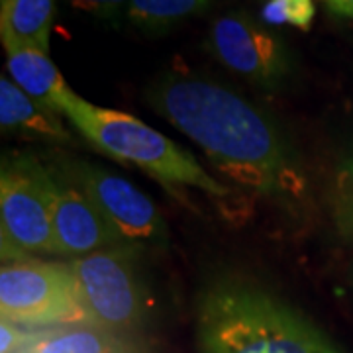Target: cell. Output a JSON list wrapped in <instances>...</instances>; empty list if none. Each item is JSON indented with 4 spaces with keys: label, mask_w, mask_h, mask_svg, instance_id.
Returning <instances> with one entry per match:
<instances>
[{
    "label": "cell",
    "mask_w": 353,
    "mask_h": 353,
    "mask_svg": "<svg viewBox=\"0 0 353 353\" xmlns=\"http://www.w3.org/2000/svg\"><path fill=\"white\" fill-rule=\"evenodd\" d=\"M145 102L230 181L285 208L306 202L308 175L294 145L269 114L232 88L175 71L153 79Z\"/></svg>",
    "instance_id": "6da1fadb"
},
{
    "label": "cell",
    "mask_w": 353,
    "mask_h": 353,
    "mask_svg": "<svg viewBox=\"0 0 353 353\" xmlns=\"http://www.w3.org/2000/svg\"><path fill=\"white\" fill-rule=\"evenodd\" d=\"M201 353H340L299 310L243 279H218L196 304Z\"/></svg>",
    "instance_id": "7a4b0ae2"
},
{
    "label": "cell",
    "mask_w": 353,
    "mask_h": 353,
    "mask_svg": "<svg viewBox=\"0 0 353 353\" xmlns=\"http://www.w3.org/2000/svg\"><path fill=\"white\" fill-rule=\"evenodd\" d=\"M65 118L92 148L138 167L169 189L192 187L216 199L230 194L226 185L210 175L192 153L132 114L97 106L77 94Z\"/></svg>",
    "instance_id": "3957f363"
},
{
    "label": "cell",
    "mask_w": 353,
    "mask_h": 353,
    "mask_svg": "<svg viewBox=\"0 0 353 353\" xmlns=\"http://www.w3.org/2000/svg\"><path fill=\"white\" fill-rule=\"evenodd\" d=\"M136 245H118L67 261L90 326L136 334L150 318V290Z\"/></svg>",
    "instance_id": "277c9868"
},
{
    "label": "cell",
    "mask_w": 353,
    "mask_h": 353,
    "mask_svg": "<svg viewBox=\"0 0 353 353\" xmlns=\"http://www.w3.org/2000/svg\"><path fill=\"white\" fill-rule=\"evenodd\" d=\"M55 176L32 155H12L0 171L2 259L14 263L28 255L53 253Z\"/></svg>",
    "instance_id": "5b68a950"
},
{
    "label": "cell",
    "mask_w": 353,
    "mask_h": 353,
    "mask_svg": "<svg viewBox=\"0 0 353 353\" xmlns=\"http://www.w3.org/2000/svg\"><path fill=\"white\" fill-rule=\"evenodd\" d=\"M0 314L30 330L88 324L69 265L38 259L2 265Z\"/></svg>",
    "instance_id": "8992f818"
},
{
    "label": "cell",
    "mask_w": 353,
    "mask_h": 353,
    "mask_svg": "<svg viewBox=\"0 0 353 353\" xmlns=\"http://www.w3.org/2000/svg\"><path fill=\"white\" fill-rule=\"evenodd\" d=\"M53 167L97 206L104 220L128 245H167L169 232L163 216L152 199L130 181L83 159H63Z\"/></svg>",
    "instance_id": "52a82bcc"
},
{
    "label": "cell",
    "mask_w": 353,
    "mask_h": 353,
    "mask_svg": "<svg viewBox=\"0 0 353 353\" xmlns=\"http://www.w3.org/2000/svg\"><path fill=\"white\" fill-rule=\"evenodd\" d=\"M208 48L216 59L252 85L279 88L292 73L289 48L248 12L216 18L208 32Z\"/></svg>",
    "instance_id": "ba28073f"
},
{
    "label": "cell",
    "mask_w": 353,
    "mask_h": 353,
    "mask_svg": "<svg viewBox=\"0 0 353 353\" xmlns=\"http://www.w3.org/2000/svg\"><path fill=\"white\" fill-rule=\"evenodd\" d=\"M50 169L55 176L51 255L77 259L108 248L128 245L104 220L97 206L67 176L55 167Z\"/></svg>",
    "instance_id": "9c48e42d"
},
{
    "label": "cell",
    "mask_w": 353,
    "mask_h": 353,
    "mask_svg": "<svg viewBox=\"0 0 353 353\" xmlns=\"http://www.w3.org/2000/svg\"><path fill=\"white\" fill-rule=\"evenodd\" d=\"M2 46L6 51V71L14 85L39 104L65 116L77 92L65 83L61 71L50 59V53L18 43Z\"/></svg>",
    "instance_id": "30bf717a"
},
{
    "label": "cell",
    "mask_w": 353,
    "mask_h": 353,
    "mask_svg": "<svg viewBox=\"0 0 353 353\" xmlns=\"http://www.w3.org/2000/svg\"><path fill=\"white\" fill-rule=\"evenodd\" d=\"M18 353H152L134 334H118L90 324H69L30 332Z\"/></svg>",
    "instance_id": "8fae6325"
},
{
    "label": "cell",
    "mask_w": 353,
    "mask_h": 353,
    "mask_svg": "<svg viewBox=\"0 0 353 353\" xmlns=\"http://www.w3.org/2000/svg\"><path fill=\"white\" fill-rule=\"evenodd\" d=\"M0 126L4 132H18L51 141L73 139L61 122V114L28 97L8 77L0 79Z\"/></svg>",
    "instance_id": "7c38bea8"
},
{
    "label": "cell",
    "mask_w": 353,
    "mask_h": 353,
    "mask_svg": "<svg viewBox=\"0 0 353 353\" xmlns=\"http://www.w3.org/2000/svg\"><path fill=\"white\" fill-rule=\"evenodd\" d=\"M55 0H0L2 43L30 46L50 53Z\"/></svg>",
    "instance_id": "4fadbf2b"
},
{
    "label": "cell",
    "mask_w": 353,
    "mask_h": 353,
    "mask_svg": "<svg viewBox=\"0 0 353 353\" xmlns=\"http://www.w3.org/2000/svg\"><path fill=\"white\" fill-rule=\"evenodd\" d=\"M212 0H130L128 20L145 32H163L206 12Z\"/></svg>",
    "instance_id": "5bb4252c"
},
{
    "label": "cell",
    "mask_w": 353,
    "mask_h": 353,
    "mask_svg": "<svg viewBox=\"0 0 353 353\" xmlns=\"http://www.w3.org/2000/svg\"><path fill=\"white\" fill-rule=\"evenodd\" d=\"M330 206L338 234L345 241L353 243V148L336 169Z\"/></svg>",
    "instance_id": "9a60e30c"
},
{
    "label": "cell",
    "mask_w": 353,
    "mask_h": 353,
    "mask_svg": "<svg viewBox=\"0 0 353 353\" xmlns=\"http://www.w3.org/2000/svg\"><path fill=\"white\" fill-rule=\"evenodd\" d=\"M314 0H267L261 8V20L271 26H292L308 32L314 22Z\"/></svg>",
    "instance_id": "2e32d148"
},
{
    "label": "cell",
    "mask_w": 353,
    "mask_h": 353,
    "mask_svg": "<svg viewBox=\"0 0 353 353\" xmlns=\"http://www.w3.org/2000/svg\"><path fill=\"white\" fill-rule=\"evenodd\" d=\"M69 4L79 12L90 14L102 22L118 24L120 16L128 14L130 0H69Z\"/></svg>",
    "instance_id": "e0dca14e"
},
{
    "label": "cell",
    "mask_w": 353,
    "mask_h": 353,
    "mask_svg": "<svg viewBox=\"0 0 353 353\" xmlns=\"http://www.w3.org/2000/svg\"><path fill=\"white\" fill-rule=\"evenodd\" d=\"M30 328L8 320L0 322V353H18L30 338Z\"/></svg>",
    "instance_id": "ac0fdd59"
},
{
    "label": "cell",
    "mask_w": 353,
    "mask_h": 353,
    "mask_svg": "<svg viewBox=\"0 0 353 353\" xmlns=\"http://www.w3.org/2000/svg\"><path fill=\"white\" fill-rule=\"evenodd\" d=\"M330 12L353 20V0H322Z\"/></svg>",
    "instance_id": "d6986e66"
}]
</instances>
